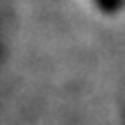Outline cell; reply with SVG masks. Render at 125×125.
<instances>
[{
	"instance_id": "6da1fadb",
	"label": "cell",
	"mask_w": 125,
	"mask_h": 125,
	"mask_svg": "<svg viewBox=\"0 0 125 125\" xmlns=\"http://www.w3.org/2000/svg\"><path fill=\"white\" fill-rule=\"evenodd\" d=\"M83 2L97 20L117 22L125 18V0H83Z\"/></svg>"
},
{
	"instance_id": "7a4b0ae2",
	"label": "cell",
	"mask_w": 125,
	"mask_h": 125,
	"mask_svg": "<svg viewBox=\"0 0 125 125\" xmlns=\"http://www.w3.org/2000/svg\"><path fill=\"white\" fill-rule=\"evenodd\" d=\"M121 111H123V117H125V89L121 93Z\"/></svg>"
}]
</instances>
